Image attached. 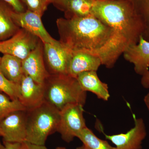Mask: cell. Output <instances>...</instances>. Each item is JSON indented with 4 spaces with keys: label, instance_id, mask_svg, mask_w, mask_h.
<instances>
[{
    "label": "cell",
    "instance_id": "obj_1",
    "mask_svg": "<svg viewBox=\"0 0 149 149\" xmlns=\"http://www.w3.org/2000/svg\"><path fill=\"white\" fill-rule=\"evenodd\" d=\"M59 42L72 52H83L97 56L108 68L114 66L122 54L111 27L93 15L56 20Z\"/></svg>",
    "mask_w": 149,
    "mask_h": 149
},
{
    "label": "cell",
    "instance_id": "obj_2",
    "mask_svg": "<svg viewBox=\"0 0 149 149\" xmlns=\"http://www.w3.org/2000/svg\"><path fill=\"white\" fill-rule=\"evenodd\" d=\"M92 14L114 30L122 54L128 47L139 43L142 29L132 7L125 0L95 1Z\"/></svg>",
    "mask_w": 149,
    "mask_h": 149
},
{
    "label": "cell",
    "instance_id": "obj_3",
    "mask_svg": "<svg viewBox=\"0 0 149 149\" xmlns=\"http://www.w3.org/2000/svg\"><path fill=\"white\" fill-rule=\"evenodd\" d=\"M45 101L59 111L68 104L84 106L87 92L83 91L75 77L68 74H50L44 83Z\"/></svg>",
    "mask_w": 149,
    "mask_h": 149
},
{
    "label": "cell",
    "instance_id": "obj_4",
    "mask_svg": "<svg viewBox=\"0 0 149 149\" xmlns=\"http://www.w3.org/2000/svg\"><path fill=\"white\" fill-rule=\"evenodd\" d=\"M26 111V142L45 145L48 136L57 132L60 111L45 101Z\"/></svg>",
    "mask_w": 149,
    "mask_h": 149
},
{
    "label": "cell",
    "instance_id": "obj_5",
    "mask_svg": "<svg viewBox=\"0 0 149 149\" xmlns=\"http://www.w3.org/2000/svg\"><path fill=\"white\" fill-rule=\"evenodd\" d=\"M83 107L79 104H68L60 111L57 132L61 134L62 139L66 143H70L87 127L83 114Z\"/></svg>",
    "mask_w": 149,
    "mask_h": 149
},
{
    "label": "cell",
    "instance_id": "obj_6",
    "mask_svg": "<svg viewBox=\"0 0 149 149\" xmlns=\"http://www.w3.org/2000/svg\"><path fill=\"white\" fill-rule=\"evenodd\" d=\"M40 40L28 30L20 28L9 39L0 41V52L15 56L22 61L35 49Z\"/></svg>",
    "mask_w": 149,
    "mask_h": 149
},
{
    "label": "cell",
    "instance_id": "obj_7",
    "mask_svg": "<svg viewBox=\"0 0 149 149\" xmlns=\"http://www.w3.org/2000/svg\"><path fill=\"white\" fill-rule=\"evenodd\" d=\"M72 54V52L59 41L54 43H44V60L50 74H68Z\"/></svg>",
    "mask_w": 149,
    "mask_h": 149
},
{
    "label": "cell",
    "instance_id": "obj_8",
    "mask_svg": "<svg viewBox=\"0 0 149 149\" xmlns=\"http://www.w3.org/2000/svg\"><path fill=\"white\" fill-rule=\"evenodd\" d=\"M134 126L125 133L113 135L104 134L106 139L111 141L117 149H141L147 135L144 120L133 115Z\"/></svg>",
    "mask_w": 149,
    "mask_h": 149
},
{
    "label": "cell",
    "instance_id": "obj_9",
    "mask_svg": "<svg viewBox=\"0 0 149 149\" xmlns=\"http://www.w3.org/2000/svg\"><path fill=\"white\" fill-rule=\"evenodd\" d=\"M2 130L3 141L22 143L26 141V111L12 113L0 123Z\"/></svg>",
    "mask_w": 149,
    "mask_h": 149
},
{
    "label": "cell",
    "instance_id": "obj_10",
    "mask_svg": "<svg viewBox=\"0 0 149 149\" xmlns=\"http://www.w3.org/2000/svg\"><path fill=\"white\" fill-rule=\"evenodd\" d=\"M11 16L19 27L28 30L38 37L43 43L57 42L46 30L42 21V17L37 14L27 9L22 13L17 12L13 9Z\"/></svg>",
    "mask_w": 149,
    "mask_h": 149
},
{
    "label": "cell",
    "instance_id": "obj_11",
    "mask_svg": "<svg viewBox=\"0 0 149 149\" xmlns=\"http://www.w3.org/2000/svg\"><path fill=\"white\" fill-rule=\"evenodd\" d=\"M18 85V100L26 110L37 107L45 101L44 83L24 74Z\"/></svg>",
    "mask_w": 149,
    "mask_h": 149
},
{
    "label": "cell",
    "instance_id": "obj_12",
    "mask_svg": "<svg viewBox=\"0 0 149 149\" xmlns=\"http://www.w3.org/2000/svg\"><path fill=\"white\" fill-rule=\"evenodd\" d=\"M22 67L24 75L41 84L49 76L44 60V43L41 40L35 49L22 61Z\"/></svg>",
    "mask_w": 149,
    "mask_h": 149
},
{
    "label": "cell",
    "instance_id": "obj_13",
    "mask_svg": "<svg viewBox=\"0 0 149 149\" xmlns=\"http://www.w3.org/2000/svg\"><path fill=\"white\" fill-rule=\"evenodd\" d=\"M123 54L125 60L134 65L137 74L142 76L149 71V42L142 36L138 44L128 47Z\"/></svg>",
    "mask_w": 149,
    "mask_h": 149
},
{
    "label": "cell",
    "instance_id": "obj_14",
    "mask_svg": "<svg viewBox=\"0 0 149 149\" xmlns=\"http://www.w3.org/2000/svg\"><path fill=\"white\" fill-rule=\"evenodd\" d=\"M101 65V60L97 56L85 52H72L68 74L76 78L83 72L97 71Z\"/></svg>",
    "mask_w": 149,
    "mask_h": 149
},
{
    "label": "cell",
    "instance_id": "obj_15",
    "mask_svg": "<svg viewBox=\"0 0 149 149\" xmlns=\"http://www.w3.org/2000/svg\"><path fill=\"white\" fill-rule=\"evenodd\" d=\"M76 78L83 91L91 92L98 98L105 101L108 100L110 97L108 86L100 80L97 71L82 72L77 75Z\"/></svg>",
    "mask_w": 149,
    "mask_h": 149
},
{
    "label": "cell",
    "instance_id": "obj_16",
    "mask_svg": "<svg viewBox=\"0 0 149 149\" xmlns=\"http://www.w3.org/2000/svg\"><path fill=\"white\" fill-rule=\"evenodd\" d=\"M0 71L10 81L18 84L24 75L22 60L15 56L5 54L0 61Z\"/></svg>",
    "mask_w": 149,
    "mask_h": 149
},
{
    "label": "cell",
    "instance_id": "obj_17",
    "mask_svg": "<svg viewBox=\"0 0 149 149\" xmlns=\"http://www.w3.org/2000/svg\"><path fill=\"white\" fill-rule=\"evenodd\" d=\"M13 9L8 3L0 0V41L9 39L20 28L12 17Z\"/></svg>",
    "mask_w": 149,
    "mask_h": 149
},
{
    "label": "cell",
    "instance_id": "obj_18",
    "mask_svg": "<svg viewBox=\"0 0 149 149\" xmlns=\"http://www.w3.org/2000/svg\"><path fill=\"white\" fill-rule=\"evenodd\" d=\"M132 7L142 29V37L149 42V0H125Z\"/></svg>",
    "mask_w": 149,
    "mask_h": 149
},
{
    "label": "cell",
    "instance_id": "obj_19",
    "mask_svg": "<svg viewBox=\"0 0 149 149\" xmlns=\"http://www.w3.org/2000/svg\"><path fill=\"white\" fill-rule=\"evenodd\" d=\"M95 0H70L65 18L85 17L93 15L92 9Z\"/></svg>",
    "mask_w": 149,
    "mask_h": 149
},
{
    "label": "cell",
    "instance_id": "obj_20",
    "mask_svg": "<svg viewBox=\"0 0 149 149\" xmlns=\"http://www.w3.org/2000/svg\"><path fill=\"white\" fill-rule=\"evenodd\" d=\"M77 138L83 143L86 149H117L107 141L99 139L87 127L77 135Z\"/></svg>",
    "mask_w": 149,
    "mask_h": 149
},
{
    "label": "cell",
    "instance_id": "obj_21",
    "mask_svg": "<svg viewBox=\"0 0 149 149\" xmlns=\"http://www.w3.org/2000/svg\"><path fill=\"white\" fill-rule=\"evenodd\" d=\"M20 110L26 109L18 100H11L5 94L0 93V123L12 113Z\"/></svg>",
    "mask_w": 149,
    "mask_h": 149
},
{
    "label": "cell",
    "instance_id": "obj_22",
    "mask_svg": "<svg viewBox=\"0 0 149 149\" xmlns=\"http://www.w3.org/2000/svg\"><path fill=\"white\" fill-rule=\"evenodd\" d=\"M0 93H3L11 100H18V84L10 81L0 71Z\"/></svg>",
    "mask_w": 149,
    "mask_h": 149
},
{
    "label": "cell",
    "instance_id": "obj_23",
    "mask_svg": "<svg viewBox=\"0 0 149 149\" xmlns=\"http://www.w3.org/2000/svg\"><path fill=\"white\" fill-rule=\"evenodd\" d=\"M27 10L33 12L42 17L51 3L50 0H20Z\"/></svg>",
    "mask_w": 149,
    "mask_h": 149
},
{
    "label": "cell",
    "instance_id": "obj_24",
    "mask_svg": "<svg viewBox=\"0 0 149 149\" xmlns=\"http://www.w3.org/2000/svg\"><path fill=\"white\" fill-rule=\"evenodd\" d=\"M11 6L15 11L18 13L24 12L26 10L25 6L20 0H3Z\"/></svg>",
    "mask_w": 149,
    "mask_h": 149
},
{
    "label": "cell",
    "instance_id": "obj_25",
    "mask_svg": "<svg viewBox=\"0 0 149 149\" xmlns=\"http://www.w3.org/2000/svg\"><path fill=\"white\" fill-rule=\"evenodd\" d=\"M51 3L58 9L64 12L66 10L70 0H50Z\"/></svg>",
    "mask_w": 149,
    "mask_h": 149
},
{
    "label": "cell",
    "instance_id": "obj_26",
    "mask_svg": "<svg viewBox=\"0 0 149 149\" xmlns=\"http://www.w3.org/2000/svg\"><path fill=\"white\" fill-rule=\"evenodd\" d=\"M22 149H48L45 145H39L32 144L29 142L22 143Z\"/></svg>",
    "mask_w": 149,
    "mask_h": 149
},
{
    "label": "cell",
    "instance_id": "obj_27",
    "mask_svg": "<svg viewBox=\"0 0 149 149\" xmlns=\"http://www.w3.org/2000/svg\"><path fill=\"white\" fill-rule=\"evenodd\" d=\"M5 149H22V143H10L3 141Z\"/></svg>",
    "mask_w": 149,
    "mask_h": 149
},
{
    "label": "cell",
    "instance_id": "obj_28",
    "mask_svg": "<svg viewBox=\"0 0 149 149\" xmlns=\"http://www.w3.org/2000/svg\"><path fill=\"white\" fill-rule=\"evenodd\" d=\"M141 83L144 88H149V70L142 75Z\"/></svg>",
    "mask_w": 149,
    "mask_h": 149
},
{
    "label": "cell",
    "instance_id": "obj_29",
    "mask_svg": "<svg viewBox=\"0 0 149 149\" xmlns=\"http://www.w3.org/2000/svg\"><path fill=\"white\" fill-rule=\"evenodd\" d=\"M144 101L149 111V93L145 96L144 98Z\"/></svg>",
    "mask_w": 149,
    "mask_h": 149
},
{
    "label": "cell",
    "instance_id": "obj_30",
    "mask_svg": "<svg viewBox=\"0 0 149 149\" xmlns=\"http://www.w3.org/2000/svg\"><path fill=\"white\" fill-rule=\"evenodd\" d=\"M0 149H5V146L1 143V141H0Z\"/></svg>",
    "mask_w": 149,
    "mask_h": 149
},
{
    "label": "cell",
    "instance_id": "obj_31",
    "mask_svg": "<svg viewBox=\"0 0 149 149\" xmlns=\"http://www.w3.org/2000/svg\"><path fill=\"white\" fill-rule=\"evenodd\" d=\"M3 133L2 130L1 126H0V136L3 137Z\"/></svg>",
    "mask_w": 149,
    "mask_h": 149
},
{
    "label": "cell",
    "instance_id": "obj_32",
    "mask_svg": "<svg viewBox=\"0 0 149 149\" xmlns=\"http://www.w3.org/2000/svg\"><path fill=\"white\" fill-rule=\"evenodd\" d=\"M75 149H86L85 148V147L83 146H81L77 147Z\"/></svg>",
    "mask_w": 149,
    "mask_h": 149
},
{
    "label": "cell",
    "instance_id": "obj_33",
    "mask_svg": "<svg viewBox=\"0 0 149 149\" xmlns=\"http://www.w3.org/2000/svg\"><path fill=\"white\" fill-rule=\"evenodd\" d=\"M56 149H67L65 148H64V147H58V148H56Z\"/></svg>",
    "mask_w": 149,
    "mask_h": 149
},
{
    "label": "cell",
    "instance_id": "obj_34",
    "mask_svg": "<svg viewBox=\"0 0 149 149\" xmlns=\"http://www.w3.org/2000/svg\"><path fill=\"white\" fill-rule=\"evenodd\" d=\"M1 57H0V61H1Z\"/></svg>",
    "mask_w": 149,
    "mask_h": 149
},
{
    "label": "cell",
    "instance_id": "obj_35",
    "mask_svg": "<svg viewBox=\"0 0 149 149\" xmlns=\"http://www.w3.org/2000/svg\"><path fill=\"white\" fill-rule=\"evenodd\" d=\"M95 1H98V0H95Z\"/></svg>",
    "mask_w": 149,
    "mask_h": 149
}]
</instances>
